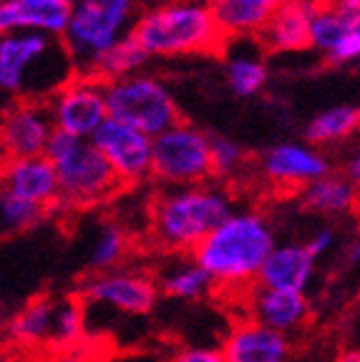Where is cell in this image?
Segmentation results:
<instances>
[{"mask_svg":"<svg viewBox=\"0 0 360 362\" xmlns=\"http://www.w3.org/2000/svg\"><path fill=\"white\" fill-rule=\"evenodd\" d=\"M275 244V226L265 211L235 206L197 244L191 257L209 274L214 292L240 300L257 282L259 267Z\"/></svg>","mask_w":360,"mask_h":362,"instance_id":"cell-1","label":"cell"},{"mask_svg":"<svg viewBox=\"0 0 360 362\" xmlns=\"http://www.w3.org/2000/svg\"><path fill=\"white\" fill-rule=\"evenodd\" d=\"M232 209L235 194L222 181L159 187L149 206V234L167 255H191Z\"/></svg>","mask_w":360,"mask_h":362,"instance_id":"cell-2","label":"cell"},{"mask_svg":"<svg viewBox=\"0 0 360 362\" xmlns=\"http://www.w3.org/2000/svg\"><path fill=\"white\" fill-rule=\"evenodd\" d=\"M131 38L149 61L207 56L225 43L209 0H154L139 8Z\"/></svg>","mask_w":360,"mask_h":362,"instance_id":"cell-3","label":"cell"},{"mask_svg":"<svg viewBox=\"0 0 360 362\" xmlns=\"http://www.w3.org/2000/svg\"><path fill=\"white\" fill-rule=\"evenodd\" d=\"M76 74L61 38L33 30L0 35V93L45 101Z\"/></svg>","mask_w":360,"mask_h":362,"instance_id":"cell-4","label":"cell"},{"mask_svg":"<svg viewBox=\"0 0 360 362\" xmlns=\"http://www.w3.org/2000/svg\"><path fill=\"white\" fill-rule=\"evenodd\" d=\"M43 156L53 164L58 179V204L53 211L94 209L124 189L91 139L53 131Z\"/></svg>","mask_w":360,"mask_h":362,"instance_id":"cell-5","label":"cell"},{"mask_svg":"<svg viewBox=\"0 0 360 362\" xmlns=\"http://www.w3.org/2000/svg\"><path fill=\"white\" fill-rule=\"evenodd\" d=\"M139 8L136 0H74L61 43L76 74H89L108 48L129 38Z\"/></svg>","mask_w":360,"mask_h":362,"instance_id":"cell-6","label":"cell"},{"mask_svg":"<svg viewBox=\"0 0 360 362\" xmlns=\"http://www.w3.org/2000/svg\"><path fill=\"white\" fill-rule=\"evenodd\" d=\"M103 93H106L108 119L134 126L136 131L152 139L181 119L174 90L164 78L149 74L147 68L124 78L108 81L103 86Z\"/></svg>","mask_w":360,"mask_h":362,"instance_id":"cell-7","label":"cell"},{"mask_svg":"<svg viewBox=\"0 0 360 362\" xmlns=\"http://www.w3.org/2000/svg\"><path fill=\"white\" fill-rule=\"evenodd\" d=\"M152 179L159 187L212 181V134L179 119L152 139Z\"/></svg>","mask_w":360,"mask_h":362,"instance_id":"cell-8","label":"cell"},{"mask_svg":"<svg viewBox=\"0 0 360 362\" xmlns=\"http://www.w3.org/2000/svg\"><path fill=\"white\" fill-rule=\"evenodd\" d=\"M159 287L154 274L134 269V267H116L108 272H96L81 284L84 307H101L116 315L147 317L159 302Z\"/></svg>","mask_w":360,"mask_h":362,"instance_id":"cell-9","label":"cell"},{"mask_svg":"<svg viewBox=\"0 0 360 362\" xmlns=\"http://www.w3.org/2000/svg\"><path fill=\"white\" fill-rule=\"evenodd\" d=\"M103 86V81L91 74H74L66 83L58 86L45 98L53 129L76 139H91L96 129L108 119Z\"/></svg>","mask_w":360,"mask_h":362,"instance_id":"cell-10","label":"cell"},{"mask_svg":"<svg viewBox=\"0 0 360 362\" xmlns=\"http://www.w3.org/2000/svg\"><path fill=\"white\" fill-rule=\"evenodd\" d=\"M91 144L106 158L121 187H136L152 179V136L106 119L91 136Z\"/></svg>","mask_w":360,"mask_h":362,"instance_id":"cell-11","label":"cell"},{"mask_svg":"<svg viewBox=\"0 0 360 362\" xmlns=\"http://www.w3.org/2000/svg\"><path fill=\"white\" fill-rule=\"evenodd\" d=\"M257 171L270 187L300 192L305 184L330 174L332 161L322 148L308 141H282L259 156Z\"/></svg>","mask_w":360,"mask_h":362,"instance_id":"cell-12","label":"cell"},{"mask_svg":"<svg viewBox=\"0 0 360 362\" xmlns=\"http://www.w3.org/2000/svg\"><path fill=\"white\" fill-rule=\"evenodd\" d=\"M53 131L56 129L45 101L13 98L0 113V156H43Z\"/></svg>","mask_w":360,"mask_h":362,"instance_id":"cell-13","label":"cell"},{"mask_svg":"<svg viewBox=\"0 0 360 362\" xmlns=\"http://www.w3.org/2000/svg\"><path fill=\"white\" fill-rule=\"evenodd\" d=\"M244 315L254 322L282 332L287 337H298L308 329L313 320V302L305 292H287V289H272L262 284H252L240 297Z\"/></svg>","mask_w":360,"mask_h":362,"instance_id":"cell-14","label":"cell"},{"mask_svg":"<svg viewBox=\"0 0 360 362\" xmlns=\"http://www.w3.org/2000/svg\"><path fill=\"white\" fill-rule=\"evenodd\" d=\"M308 48L330 66H355L360 58V18L348 16L335 6L313 11Z\"/></svg>","mask_w":360,"mask_h":362,"instance_id":"cell-15","label":"cell"},{"mask_svg":"<svg viewBox=\"0 0 360 362\" xmlns=\"http://www.w3.org/2000/svg\"><path fill=\"white\" fill-rule=\"evenodd\" d=\"M220 350L225 362H290L295 337L275 332L244 315L232 322Z\"/></svg>","mask_w":360,"mask_h":362,"instance_id":"cell-16","label":"cell"},{"mask_svg":"<svg viewBox=\"0 0 360 362\" xmlns=\"http://www.w3.org/2000/svg\"><path fill=\"white\" fill-rule=\"evenodd\" d=\"M0 192L53 214L58 204L56 169L45 156L3 158V164H0Z\"/></svg>","mask_w":360,"mask_h":362,"instance_id":"cell-17","label":"cell"},{"mask_svg":"<svg viewBox=\"0 0 360 362\" xmlns=\"http://www.w3.org/2000/svg\"><path fill=\"white\" fill-rule=\"evenodd\" d=\"M317 274V259L308 252L303 242H277L265 257L257 272V282L262 287L287 289V292H310Z\"/></svg>","mask_w":360,"mask_h":362,"instance_id":"cell-18","label":"cell"},{"mask_svg":"<svg viewBox=\"0 0 360 362\" xmlns=\"http://www.w3.org/2000/svg\"><path fill=\"white\" fill-rule=\"evenodd\" d=\"M74 0H0V35L33 30L61 38Z\"/></svg>","mask_w":360,"mask_h":362,"instance_id":"cell-19","label":"cell"},{"mask_svg":"<svg viewBox=\"0 0 360 362\" xmlns=\"http://www.w3.org/2000/svg\"><path fill=\"white\" fill-rule=\"evenodd\" d=\"M220 51H225V78L235 96L252 98L265 90L270 68L257 38H230Z\"/></svg>","mask_w":360,"mask_h":362,"instance_id":"cell-20","label":"cell"},{"mask_svg":"<svg viewBox=\"0 0 360 362\" xmlns=\"http://www.w3.org/2000/svg\"><path fill=\"white\" fill-rule=\"evenodd\" d=\"M310 18L313 11L303 3L285 0L280 8L270 13L265 25L254 35L265 53H300L308 51Z\"/></svg>","mask_w":360,"mask_h":362,"instance_id":"cell-21","label":"cell"},{"mask_svg":"<svg viewBox=\"0 0 360 362\" xmlns=\"http://www.w3.org/2000/svg\"><path fill=\"white\" fill-rule=\"evenodd\" d=\"M298 199L300 206L310 214L322 216V219H343L353 214L358 204V187L345 179L340 171L332 169L330 174L305 184L298 192Z\"/></svg>","mask_w":360,"mask_h":362,"instance_id":"cell-22","label":"cell"},{"mask_svg":"<svg viewBox=\"0 0 360 362\" xmlns=\"http://www.w3.org/2000/svg\"><path fill=\"white\" fill-rule=\"evenodd\" d=\"M159 294L179 302L207 300L214 292V284L207 272L191 255H171V259L159 269L157 277Z\"/></svg>","mask_w":360,"mask_h":362,"instance_id":"cell-23","label":"cell"},{"mask_svg":"<svg viewBox=\"0 0 360 362\" xmlns=\"http://www.w3.org/2000/svg\"><path fill=\"white\" fill-rule=\"evenodd\" d=\"M282 3L285 0H209V8L225 40H230L254 38L270 18V13Z\"/></svg>","mask_w":360,"mask_h":362,"instance_id":"cell-24","label":"cell"},{"mask_svg":"<svg viewBox=\"0 0 360 362\" xmlns=\"http://www.w3.org/2000/svg\"><path fill=\"white\" fill-rule=\"evenodd\" d=\"M360 126V108L355 103H335V106L322 108L308 121L305 129V141L317 148L340 146L350 141L358 134Z\"/></svg>","mask_w":360,"mask_h":362,"instance_id":"cell-25","label":"cell"},{"mask_svg":"<svg viewBox=\"0 0 360 362\" xmlns=\"http://www.w3.org/2000/svg\"><path fill=\"white\" fill-rule=\"evenodd\" d=\"M129 252H131V237H129V232H126V226L113 219L101 221L99 229H96V234L91 237V247H89L91 274L124 267Z\"/></svg>","mask_w":360,"mask_h":362,"instance_id":"cell-26","label":"cell"},{"mask_svg":"<svg viewBox=\"0 0 360 362\" xmlns=\"http://www.w3.org/2000/svg\"><path fill=\"white\" fill-rule=\"evenodd\" d=\"M51 322H53V300L48 297H35L26 307L16 312L8 320V334L13 342L26 347L45 345L51 339Z\"/></svg>","mask_w":360,"mask_h":362,"instance_id":"cell-27","label":"cell"},{"mask_svg":"<svg viewBox=\"0 0 360 362\" xmlns=\"http://www.w3.org/2000/svg\"><path fill=\"white\" fill-rule=\"evenodd\" d=\"M147 63H149L147 53L141 51L139 45H136V40L129 35V38L118 40L113 48H108V51L94 63V68H91L89 74L96 76L99 81H103V83H108V81L124 78V76H131V74H136V71H144Z\"/></svg>","mask_w":360,"mask_h":362,"instance_id":"cell-28","label":"cell"},{"mask_svg":"<svg viewBox=\"0 0 360 362\" xmlns=\"http://www.w3.org/2000/svg\"><path fill=\"white\" fill-rule=\"evenodd\" d=\"M89 327V310L79 297L53 302V322H51V339L56 347H74L79 345Z\"/></svg>","mask_w":360,"mask_h":362,"instance_id":"cell-29","label":"cell"},{"mask_svg":"<svg viewBox=\"0 0 360 362\" xmlns=\"http://www.w3.org/2000/svg\"><path fill=\"white\" fill-rule=\"evenodd\" d=\"M249 156L242 144L227 136H212V179L232 184L247 171Z\"/></svg>","mask_w":360,"mask_h":362,"instance_id":"cell-30","label":"cell"},{"mask_svg":"<svg viewBox=\"0 0 360 362\" xmlns=\"http://www.w3.org/2000/svg\"><path fill=\"white\" fill-rule=\"evenodd\" d=\"M45 216H48V211L38 209V206H33L28 202H21V199L11 197L6 192H0V239L30 232Z\"/></svg>","mask_w":360,"mask_h":362,"instance_id":"cell-31","label":"cell"},{"mask_svg":"<svg viewBox=\"0 0 360 362\" xmlns=\"http://www.w3.org/2000/svg\"><path fill=\"white\" fill-rule=\"evenodd\" d=\"M305 247H308V252L313 257H315L317 262L322 259V257H327L335 249V244H338V226L335 224H322L317 226L315 232L310 234L308 239H305Z\"/></svg>","mask_w":360,"mask_h":362,"instance_id":"cell-32","label":"cell"},{"mask_svg":"<svg viewBox=\"0 0 360 362\" xmlns=\"http://www.w3.org/2000/svg\"><path fill=\"white\" fill-rule=\"evenodd\" d=\"M169 362H225L220 347L207 345H181L171 352Z\"/></svg>","mask_w":360,"mask_h":362,"instance_id":"cell-33","label":"cell"},{"mask_svg":"<svg viewBox=\"0 0 360 362\" xmlns=\"http://www.w3.org/2000/svg\"><path fill=\"white\" fill-rule=\"evenodd\" d=\"M340 174H343L348 181H353L355 187H358V184H360V153L358 151H353V153H350V158H345V164H343V169H340Z\"/></svg>","mask_w":360,"mask_h":362,"instance_id":"cell-34","label":"cell"},{"mask_svg":"<svg viewBox=\"0 0 360 362\" xmlns=\"http://www.w3.org/2000/svg\"><path fill=\"white\" fill-rule=\"evenodd\" d=\"M295 3H303L310 11H320V8H330L335 0H295Z\"/></svg>","mask_w":360,"mask_h":362,"instance_id":"cell-35","label":"cell"},{"mask_svg":"<svg viewBox=\"0 0 360 362\" xmlns=\"http://www.w3.org/2000/svg\"><path fill=\"white\" fill-rule=\"evenodd\" d=\"M332 362H360V352L358 350H343Z\"/></svg>","mask_w":360,"mask_h":362,"instance_id":"cell-36","label":"cell"},{"mask_svg":"<svg viewBox=\"0 0 360 362\" xmlns=\"http://www.w3.org/2000/svg\"><path fill=\"white\" fill-rule=\"evenodd\" d=\"M345 259H348L350 267H355L360 262V244L358 242H350V257L345 255Z\"/></svg>","mask_w":360,"mask_h":362,"instance_id":"cell-37","label":"cell"},{"mask_svg":"<svg viewBox=\"0 0 360 362\" xmlns=\"http://www.w3.org/2000/svg\"><path fill=\"white\" fill-rule=\"evenodd\" d=\"M136 3H147V0H136Z\"/></svg>","mask_w":360,"mask_h":362,"instance_id":"cell-38","label":"cell"},{"mask_svg":"<svg viewBox=\"0 0 360 362\" xmlns=\"http://www.w3.org/2000/svg\"><path fill=\"white\" fill-rule=\"evenodd\" d=\"M0 164H3V156H0Z\"/></svg>","mask_w":360,"mask_h":362,"instance_id":"cell-39","label":"cell"}]
</instances>
